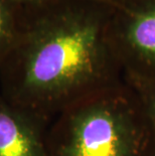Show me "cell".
<instances>
[{"label": "cell", "mask_w": 155, "mask_h": 156, "mask_svg": "<svg viewBox=\"0 0 155 156\" xmlns=\"http://www.w3.org/2000/svg\"><path fill=\"white\" fill-rule=\"evenodd\" d=\"M12 1H14L16 4H18L19 6H21V7H26V6L42 4V3H45V2L54 1V0H12Z\"/></svg>", "instance_id": "obj_7"}, {"label": "cell", "mask_w": 155, "mask_h": 156, "mask_svg": "<svg viewBox=\"0 0 155 156\" xmlns=\"http://www.w3.org/2000/svg\"><path fill=\"white\" fill-rule=\"evenodd\" d=\"M47 143L49 156H143L146 133L129 103L100 91L61 113Z\"/></svg>", "instance_id": "obj_2"}, {"label": "cell", "mask_w": 155, "mask_h": 156, "mask_svg": "<svg viewBox=\"0 0 155 156\" xmlns=\"http://www.w3.org/2000/svg\"><path fill=\"white\" fill-rule=\"evenodd\" d=\"M21 6L12 0H0V65L11 49L17 35Z\"/></svg>", "instance_id": "obj_5"}, {"label": "cell", "mask_w": 155, "mask_h": 156, "mask_svg": "<svg viewBox=\"0 0 155 156\" xmlns=\"http://www.w3.org/2000/svg\"><path fill=\"white\" fill-rule=\"evenodd\" d=\"M99 1L108 3V4L113 5L115 7H118V6H120V5H123L124 3H126L127 1H129V0H99Z\"/></svg>", "instance_id": "obj_8"}, {"label": "cell", "mask_w": 155, "mask_h": 156, "mask_svg": "<svg viewBox=\"0 0 155 156\" xmlns=\"http://www.w3.org/2000/svg\"><path fill=\"white\" fill-rule=\"evenodd\" d=\"M136 84L140 86L144 91H148L146 95V107L155 137V83H136Z\"/></svg>", "instance_id": "obj_6"}, {"label": "cell", "mask_w": 155, "mask_h": 156, "mask_svg": "<svg viewBox=\"0 0 155 156\" xmlns=\"http://www.w3.org/2000/svg\"><path fill=\"white\" fill-rule=\"evenodd\" d=\"M110 39L120 67L135 83H155V0L115 7Z\"/></svg>", "instance_id": "obj_3"}, {"label": "cell", "mask_w": 155, "mask_h": 156, "mask_svg": "<svg viewBox=\"0 0 155 156\" xmlns=\"http://www.w3.org/2000/svg\"><path fill=\"white\" fill-rule=\"evenodd\" d=\"M44 124L0 95V156H49Z\"/></svg>", "instance_id": "obj_4"}, {"label": "cell", "mask_w": 155, "mask_h": 156, "mask_svg": "<svg viewBox=\"0 0 155 156\" xmlns=\"http://www.w3.org/2000/svg\"><path fill=\"white\" fill-rule=\"evenodd\" d=\"M114 8L98 0L21 7L14 44L0 65V95L47 122L105 90L120 68L110 39Z\"/></svg>", "instance_id": "obj_1"}]
</instances>
